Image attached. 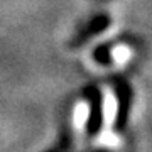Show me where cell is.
<instances>
[{
    "label": "cell",
    "instance_id": "obj_1",
    "mask_svg": "<svg viewBox=\"0 0 152 152\" xmlns=\"http://www.w3.org/2000/svg\"><path fill=\"white\" fill-rule=\"evenodd\" d=\"M117 115H118V100L110 90H107L103 93V102H102V120L105 129H112Z\"/></svg>",
    "mask_w": 152,
    "mask_h": 152
},
{
    "label": "cell",
    "instance_id": "obj_4",
    "mask_svg": "<svg viewBox=\"0 0 152 152\" xmlns=\"http://www.w3.org/2000/svg\"><path fill=\"white\" fill-rule=\"evenodd\" d=\"M100 144L102 145H107V147H117L120 144V139L118 135H115L112 129H105L100 135Z\"/></svg>",
    "mask_w": 152,
    "mask_h": 152
},
{
    "label": "cell",
    "instance_id": "obj_2",
    "mask_svg": "<svg viewBox=\"0 0 152 152\" xmlns=\"http://www.w3.org/2000/svg\"><path fill=\"white\" fill-rule=\"evenodd\" d=\"M88 118H90V105L86 102L76 103L73 110V125L76 130H83L88 124Z\"/></svg>",
    "mask_w": 152,
    "mask_h": 152
},
{
    "label": "cell",
    "instance_id": "obj_3",
    "mask_svg": "<svg viewBox=\"0 0 152 152\" xmlns=\"http://www.w3.org/2000/svg\"><path fill=\"white\" fill-rule=\"evenodd\" d=\"M112 59H113L115 64H118V66H124L125 63H129L132 58V49L127 46V44H118V46H115L113 49H112Z\"/></svg>",
    "mask_w": 152,
    "mask_h": 152
}]
</instances>
